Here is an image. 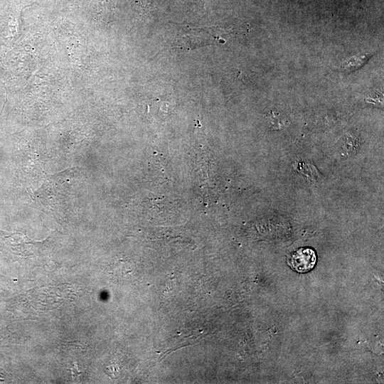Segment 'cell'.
Here are the masks:
<instances>
[{
	"mask_svg": "<svg viewBox=\"0 0 384 384\" xmlns=\"http://www.w3.org/2000/svg\"><path fill=\"white\" fill-rule=\"evenodd\" d=\"M316 261V257L314 250L311 248L303 247L290 255L288 263L294 270L304 273L313 269Z\"/></svg>",
	"mask_w": 384,
	"mask_h": 384,
	"instance_id": "6da1fadb",
	"label": "cell"
}]
</instances>
